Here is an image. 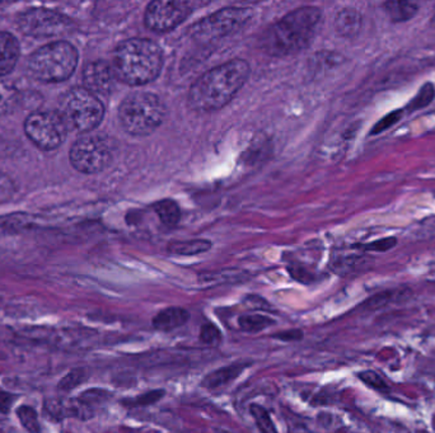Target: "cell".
Masks as SVG:
<instances>
[{
	"instance_id": "cell-2",
	"label": "cell",
	"mask_w": 435,
	"mask_h": 433,
	"mask_svg": "<svg viewBox=\"0 0 435 433\" xmlns=\"http://www.w3.org/2000/svg\"><path fill=\"white\" fill-rule=\"evenodd\" d=\"M321 22L322 12L319 8H298L266 29L261 37V48L279 57L300 53L311 45Z\"/></svg>"
},
{
	"instance_id": "cell-13",
	"label": "cell",
	"mask_w": 435,
	"mask_h": 433,
	"mask_svg": "<svg viewBox=\"0 0 435 433\" xmlns=\"http://www.w3.org/2000/svg\"><path fill=\"white\" fill-rule=\"evenodd\" d=\"M191 314L181 306H168L156 312L152 319V327L158 332H172L189 323Z\"/></svg>"
},
{
	"instance_id": "cell-3",
	"label": "cell",
	"mask_w": 435,
	"mask_h": 433,
	"mask_svg": "<svg viewBox=\"0 0 435 433\" xmlns=\"http://www.w3.org/2000/svg\"><path fill=\"white\" fill-rule=\"evenodd\" d=\"M163 68L162 50L149 39H129L114 53L116 78L131 87L156 81Z\"/></svg>"
},
{
	"instance_id": "cell-21",
	"label": "cell",
	"mask_w": 435,
	"mask_h": 433,
	"mask_svg": "<svg viewBox=\"0 0 435 433\" xmlns=\"http://www.w3.org/2000/svg\"><path fill=\"white\" fill-rule=\"evenodd\" d=\"M250 413H251L252 418L255 420V423L259 428L260 432L279 433L274 420H272V415L265 406H260L257 403H252L250 406Z\"/></svg>"
},
{
	"instance_id": "cell-28",
	"label": "cell",
	"mask_w": 435,
	"mask_h": 433,
	"mask_svg": "<svg viewBox=\"0 0 435 433\" xmlns=\"http://www.w3.org/2000/svg\"><path fill=\"white\" fill-rule=\"evenodd\" d=\"M199 339L201 343L210 347H215L222 343L223 341V333L218 328L217 325L211 322H205L204 324L200 327Z\"/></svg>"
},
{
	"instance_id": "cell-18",
	"label": "cell",
	"mask_w": 435,
	"mask_h": 433,
	"mask_svg": "<svg viewBox=\"0 0 435 433\" xmlns=\"http://www.w3.org/2000/svg\"><path fill=\"white\" fill-rule=\"evenodd\" d=\"M237 324L242 332L260 333L276 324V320L262 314H243L239 315Z\"/></svg>"
},
{
	"instance_id": "cell-23",
	"label": "cell",
	"mask_w": 435,
	"mask_h": 433,
	"mask_svg": "<svg viewBox=\"0 0 435 433\" xmlns=\"http://www.w3.org/2000/svg\"><path fill=\"white\" fill-rule=\"evenodd\" d=\"M435 98V87L433 83H425L422 88L419 89V93L415 95L411 101L408 102L406 112L413 114L416 111L428 107Z\"/></svg>"
},
{
	"instance_id": "cell-26",
	"label": "cell",
	"mask_w": 435,
	"mask_h": 433,
	"mask_svg": "<svg viewBox=\"0 0 435 433\" xmlns=\"http://www.w3.org/2000/svg\"><path fill=\"white\" fill-rule=\"evenodd\" d=\"M109 398L111 394L105 389H88L78 397V400L89 408L92 412H95V408L106 403Z\"/></svg>"
},
{
	"instance_id": "cell-20",
	"label": "cell",
	"mask_w": 435,
	"mask_h": 433,
	"mask_svg": "<svg viewBox=\"0 0 435 433\" xmlns=\"http://www.w3.org/2000/svg\"><path fill=\"white\" fill-rule=\"evenodd\" d=\"M164 397H166L164 389H154V390H149L147 393L136 395L133 398H123L120 400V404L126 409L144 408V406H154L159 400L163 399Z\"/></svg>"
},
{
	"instance_id": "cell-27",
	"label": "cell",
	"mask_w": 435,
	"mask_h": 433,
	"mask_svg": "<svg viewBox=\"0 0 435 433\" xmlns=\"http://www.w3.org/2000/svg\"><path fill=\"white\" fill-rule=\"evenodd\" d=\"M88 378V373L84 369H74L72 371H69L64 378H62L59 384L58 389L62 392H72L75 387L82 385L83 383Z\"/></svg>"
},
{
	"instance_id": "cell-25",
	"label": "cell",
	"mask_w": 435,
	"mask_h": 433,
	"mask_svg": "<svg viewBox=\"0 0 435 433\" xmlns=\"http://www.w3.org/2000/svg\"><path fill=\"white\" fill-rule=\"evenodd\" d=\"M154 210L162 220V223L166 224L167 226H175L180 220V209L177 203L172 200H163L156 202L154 205Z\"/></svg>"
},
{
	"instance_id": "cell-24",
	"label": "cell",
	"mask_w": 435,
	"mask_h": 433,
	"mask_svg": "<svg viewBox=\"0 0 435 433\" xmlns=\"http://www.w3.org/2000/svg\"><path fill=\"white\" fill-rule=\"evenodd\" d=\"M15 414L21 422L22 427L28 433H41V425L39 420V414L36 409L29 406H21L17 408Z\"/></svg>"
},
{
	"instance_id": "cell-16",
	"label": "cell",
	"mask_w": 435,
	"mask_h": 433,
	"mask_svg": "<svg viewBox=\"0 0 435 433\" xmlns=\"http://www.w3.org/2000/svg\"><path fill=\"white\" fill-rule=\"evenodd\" d=\"M333 26H335L336 34L341 37L353 39L361 32L363 17H361V12L355 8H344L336 14Z\"/></svg>"
},
{
	"instance_id": "cell-5",
	"label": "cell",
	"mask_w": 435,
	"mask_h": 433,
	"mask_svg": "<svg viewBox=\"0 0 435 433\" xmlns=\"http://www.w3.org/2000/svg\"><path fill=\"white\" fill-rule=\"evenodd\" d=\"M163 101L149 92H135L128 95L119 109V120L125 132L133 136H147L154 132L166 117Z\"/></svg>"
},
{
	"instance_id": "cell-19",
	"label": "cell",
	"mask_w": 435,
	"mask_h": 433,
	"mask_svg": "<svg viewBox=\"0 0 435 433\" xmlns=\"http://www.w3.org/2000/svg\"><path fill=\"white\" fill-rule=\"evenodd\" d=\"M20 90L14 84L0 81V116L13 112L20 104Z\"/></svg>"
},
{
	"instance_id": "cell-4",
	"label": "cell",
	"mask_w": 435,
	"mask_h": 433,
	"mask_svg": "<svg viewBox=\"0 0 435 433\" xmlns=\"http://www.w3.org/2000/svg\"><path fill=\"white\" fill-rule=\"evenodd\" d=\"M78 51L67 41H55L37 48L28 57L26 70L34 81L62 83L74 74Z\"/></svg>"
},
{
	"instance_id": "cell-33",
	"label": "cell",
	"mask_w": 435,
	"mask_h": 433,
	"mask_svg": "<svg viewBox=\"0 0 435 433\" xmlns=\"http://www.w3.org/2000/svg\"><path fill=\"white\" fill-rule=\"evenodd\" d=\"M359 378H361L367 385L372 386V387H375V389H381V386L383 387V381H382L381 378L375 373L366 371V373H359Z\"/></svg>"
},
{
	"instance_id": "cell-7",
	"label": "cell",
	"mask_w": 435,
	"mask_h": 433,
	"mask_svg": "<svg viewBox=\"0 0 435 433\" xmlns=\"http://www.w3.org/2000/svg\"><path fill=\"white\" fill-rule=\"evenodd\" d=\"M114 158L111 142L101 135L86 134L73 144L69 159L78 172L86 174L100 173L109 167Z\"/></svg>"
},
{
	"instance_id": "cell-10",
	"label": "cell",
	"mask_w": 435,
	"mask_h": 433,
	"mask_svg": "<svg viewBox=\"0 0 435 433\" xmlns=\"http://www.w3.org/2000/svg\"><path fill=\"white\" fill-rule=\"evenodd\" d=\"M251 15V9L225 8L195 25L191 29L192 36L197 40L222 39L243 27Z\"/></svg>"
},
{
	"instance_id": "cell-17",
	"label": "cell",
	"mask_w": 435,
	"mask_h": 433,
	"mask_svg": "<svg viewBox=\"0 0 435 433\" xmlns=\"http://www.w3.org/2000/svg\"><path fill=\"white\" fill-rule=\"evenodd\" d=\"M384 12L387 13L389 20L394 23H402L414 18L419 12V6L415 1H401V0H392L386 1L383 4Z\"/></svg>"
},
{
	"instance_id": "cell-31",
	"label": "cell",
	"mask_w": 435,
	"mask_h": 433,
	"mask_svg": "<svg viewBox=\"0 0 435 433\" xmlns=\"http://www.w3.org/2000/svg\"><path fill=\"white\" fill-rule=\"evenodd\" d=\"M272 338L278 339L281 342H300L304 338V333L302 329H288V331L272 334Z\"/></svg>"
},
{
	"instance_id": "cell-9",
	"label": "cell",
	"mask_w": 435,
	"mask_h": 433,
	"mask_svg": "<svg viewBox=\"0 0 435 433\" xmlns=\"http://www.w3.org/2000/svg\"><path fill=\"white\" fill-rule=\"evenodd\" d=\"M17 25L23 34L37 39L59 37L69 34L72 22L64 14L45 8H34L18 15Z\"/></svg>"
},
{
	"instance_id": "cell-8",
	"label": "cell",
	"mask_w": 435,
	"mask_h": 433,
	"mask_svg": "<svg viewBox=\"0 0 435 433\" xmlns=\"http://www.w3.org/2000/svg\"><path fill=\"white\" fill-rule=\"evenodd\" d=\"M68 128L58 112L37 111L25 121V132L39 149H58L67 139Z\"/></svg>"
},
{
	"instance_id": "cell-14",
	"label": "cell",
	"mask_w": 435,
	"mask_h": 433,
	"mask_svg": "<svg viewBox=\"0 0 435 433\" xmlns=\"http://www.w3.org/2000/svg\"><path fill=\"white\" fill-rule=\"evenodd\" d=\"M250 365H251L250 362H233L231 365L223 366L205 375L200 383V386L206 390H215L219 387H223L237 379Z\"/></svg>"
},
{
	"instance_id": "cell-11",
	"label": "cell",
	"mask_w": 435,
	"mask_h": 433,
	"mask_svg": "<svg viewBox=\"0 0 435 433\" xmlns=\"http://www.w3.org/2000/svg\"><path fill=\"white\" fill-rule=\"evenodd\" d=\"M191 13V7L186 1H152L145 11V26L158 32H170L181 25Z\"/></svg>"
},
{
	"instance_id": "cell-32",
	"label": "cell",
	"mask_w": 435,
	"mask_h": 433,
	"mask_svg": "<svg viewBox=\"0 0 435 433\" xmlns=\"http://www.w3.org/2000/svg\"><path fill=\"white\" fill-rule=\"evenodd\" d=\"M15 395L0 390V414H8L13 406Z\"/></svg>"
},
{
	"instance_id": "cell-30",
	"label": "cell",
	"mask_w": 435,
	"mask_h": 433,
	"mask_svg": "<svg viewBox=\"0 0 435 433\" xmlns=\"http://www.w3.org/2000/svg\"><path fill=\"white\" fill-rule=\"evenodd\" d=\"M396 244H397V239L396 238L388 237L367 244L363 248L368 252H387L396 247Z\"/></svg>"
},
{
	"instance_id": "cell-12",
	"label": "cell",
	"mask_w": 435,
	"mask_h": 433,
	"mask_svg": "<svg viewBox=\"0 0 435 433\" xmlns=\"http://www.w3.org/2000/svg\"><path fill=\"white\" fill-rule=\"evenodd\" d=\"M84 88L97 97H109L115 88L116 75L106 61H92L83 69Z\"/></svg>"
},
{
	"instance_id": "cell-1",
	"label": "cell",
	"mask_w": 435,
	"mask_h": 433,
	"mask_svg": "<svg viewBox=\"0 0 435 433\" xmlns=\"http://www.w3.org/2000/svg\"><path fill=\"white\" fill-rule=\"evenodd\" d=\"M250 76V65L242 59L210 69L191 85L189 104L197 112H215L239 95Z\"/></svg>"
},
{
	"instance_id": "cell-34",
	"label": "cell",
	"mask_w": 435,
	"mask_h": 433,
	"mask_svg": "<svg viewBox=\"0 0 435 433\" xmlns=\"http://www.w3.org/2000/svg\"><path fill=\"white\" fill-rule=\"evenodd\" d=\"M430 26L435 29V12L434 14L431 15V18H430Z\"/></svg>"
},
{
	"instance_id": "cell-6",
	"label": "cell",
	"mask_w": 435,
	"mask_h": 433,
	"mask_svg": "<svg viewBox=\"0 0 435 433\" xmlns=\"http://www.w3.org/2000/svg\"><path fill=\"white\" fill-rule=\"evenodd\" d=\"M59 115L67 128L76 132H91L100 126L105 116L102 102L84 87L69 89L59 101Z\"/></svg>"
},
{
	"instance_id": "cell-29",
	"label": "cell",
	"mask_w": 435,
	"mask_h": 433,
	"mask_svg": "<svg viewBox=\"0 0 435 433\" xmlns=\"http://www.w3.org/2000/svg\"><path fill=\"white\" fill-rule=\"evenodd\" d=\"M402 116H403V111L402 109L392 111L391 114L384 116L383 118H381L380 121L374 125L373 129L370 131V135H378V134H382L383 131H386L389 128H392L394 125H396L397 122L401 120Z\"/></svg>"
},
{
	"instance_id": "cell-22",
	"label": "cell",
	"mask_w": 435,
	"mask_h": 433,
	"mask_svg": "<svg viewBox=\"0 0 435 433\" xmlns=\"http://www.w3.org/2000/svg\"><path fill=\"white\" fill-rule=\"evenodd\" d=\"M211 243L208 240H190V242H180L173 243L168 248L172 254L178 256H195L210 249Z\"/></svg>"
},
{
	"instance_id": "cell-15",
	"label": "cell",
	"mask_w": 435,
	"mask_h": 433,
	"mask_svg": "<svg viewBox=\"0 0 435 433\" xmlns=\"http://www.w3.org/2000/svg\"><path fill=\"white\" fill-rule=\"evenodd\" d=\"M21 48L17 37L9 32H0V76L9 74L17 65Z\"/></svg>"
}]
</instances>
